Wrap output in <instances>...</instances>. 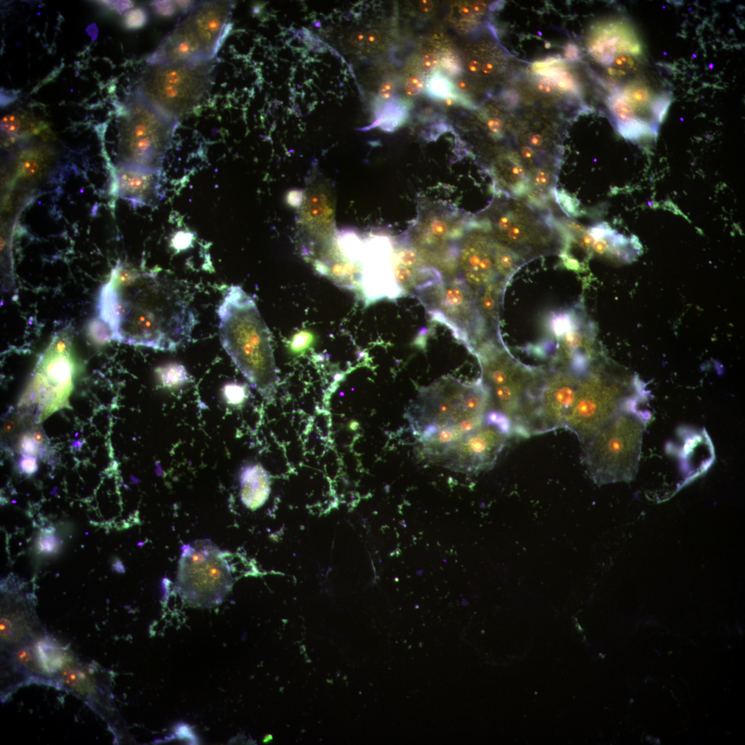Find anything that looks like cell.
<instances>
[{
  "instance_id": "1",
  "label": "cell",
  "mask_w": 745,
  "mask_h": 745,
  "mask_svg": "<svg viewBox=\"0 0 745 745\" xmlns=\"http://www.w3.org/2000/svg\"><path fill=\"white\" fill-rule=\"evenodd\" d=\"M97 310L112 339L161 350L188 343L197 324L196 310L179 286L123 263L101 288Z\"/></svg>"
},
{
  "instance_id": "2",
  "label": "cell",
  "mask_w": 745,
  "mask_h": 745,
  "mask_svg": "<svg viewBox=\"0 0 745 745\" xmlns=\"http://www.w3.org/2000/svg\"><path fill=\"white\" fill-rule=\"evenodd\" d=\"M217 314L223 348L262 397L272 401L278 377L271 335L255 300L240 286L232 285Z\"/></svg>"
},
{
  "instance_id": "3",
  "label": "cell",
  "mask_w": 745,
  "mask_h": 745,
  "mask_svg": "<svg viewBox=\"0 0 745 745\" xmlns=\"http://www.w3.org/2000/svg\"><path fill=\"white\" fill-rule=\"evenodd\" d=\"M480 368V381L490 410L504 416L514 436H533L537 400L544 366L526 365L515 358L501 342L488 339L473 351Z\"/></svg>"
},
{
  "instance_id": "4",
  "label": "cell",
  "mask_w": 745,
  "mask_h": 745,
  "mask_svg": "<svg viewBox=\"0 0 745 745\" xmlns=\"http://www.w3.org/2000/svg\"><path fill=\"white\" fill-rule=\"evenodd\" d=\"M639 397L642 396L633 378L597 359L579 377L564 428L584 444L619 413L636 405Z\"/></svg>"
},
{
  "instance_id": "5",
  "label": "cell",
  "mask_w": 745,
  "mask_h": 745,
  "mask_svg": "<svg viewBox=\"0 0 745 745\" xmlns=\"http://www.w3.org/2000/svg\"><path fill=\"white\" fill-rule=\"evenodd\" d=\"M490 410L488 397L479 378L466 384L448 376L421 388L407 415L420 441L439 430L482 420Z\"/></svg>"
},
{
  "instance_id": "6",
  "label": "cell",
  "mask_w": 745,
  "mask_h": 745,
  "mask_svg": "<svg viewBox=\"0 0 745 745\" xmlns=\"http://www.w3.org/2000/svg\"><path fill=\"white\" fill-rule=\"evenodd\" d=\"M648 415L636 405L619 413L583 444V461L595 479L626 478L635 470Z\"/></svg>"
},
{
  "instance_id": "7",
  "label": "cell",
  "mask_w": 745,
  "mask_h": 745,
  "mask_svg": "<svg viewBox=\"0 0 745 745\" xmlns=\"http://www.w3.org/2000/svg\"><path fill=\"white\" fill-rule=\"evenodd\" d=\"M229 1H210L191 9L148 57L152 64L212 60L229 27Z\"/></svg>"
},
{
  "instance_id": "8",
  "label": "cell",
  "mask_w": 745,
  "mask_h": 745,
  "mask_svg": "<svg viewBox=\"0 0 745 745\" xmlns=\"http://www.w3.org/2000/svg\"><path fill=\"white\" fill-rule=\"evenodd\" d=\"M177 123L136 92L119 122L117 166L161 171Z\"/></svg>"
},
{
  "instance_id": "9",
  "label": "cell",
  "mask_w": 745,
  "mask_h": 745,
  "mask_svg": "<svg viewBox=\"0 0 745 745\" xmlns=\"http://www.w3.org/2000/svg\"><path fill=\"white\" fill-rule=\"evenodd\" d=\"M505 202L492 221L483 224L495 239L526 262L541 256L559 254L564 242L552 210L537 209L511 197Z\"/></svg>"
},
{
  "instance_id": "10",
  "label": "cell",
  "mask_w": 745,
  "mask_h": 745,
  "mask_svg": "<svg viewBox=\"0 0 745 745\" xmlns=\"http://www.w3.org/2000/svg\"><path fill=\"white\" fill-rule=\"evenodd\" d=\"M215 61L152 64L137 92L152 107L178 120L201 101L210 84Z\"/></svg>"
},
{
  "instance_id": "11",
  "label": "cell",
  "mask_w": 745,
  "mask_h": 745,
  "mask_svg": "<svg viewBox=\"0 0 745 745\" xmlns=\"http://www.w3.org/2000/svg\"><path fill=\"white\" fill-rule=\"evenodd\" d=\"M226 553L208 539L182 547L176 586L190 605L211 607L223 602L232 584Z\"/></svg>"
},
{
  "instance_id": "12",
  "label": "cell",
  "mask_w": 745,
  "mask_h": 745,
  "mask_svg": "<svg viewBox=\"0 0 745 745\" xmlns=\"http://www.w3.org/2000/svg\"><path fill=\"white\" fill-rule=\"evenodd\" d=\"M416 292L432 319L446 326L471 353L492 339L477 297L464 279L442 280Z\"/></svg>"
},
{
  "instance_id": "13",
  "label": "cell",
  "mask_w": 745,
  "mask_h": 745,
  "mask_svg": "<svg viewBox=\"0 0 745 745\" xmlns=\"http://www.w3.org/2000/svg\"><path fill=\"white\" fill-rule=\"evenodd\" d=\"M513 436L508 421L489 410L479 426L425 456L432 462L457 471L476 473L492 468Z\"/></svg>"
},
{
  "instance_id": "14",
  "label": "cell",
  "mask_w": 745,
  "mask_h": 745,
  "mask_svg": "<svg viewBox=\"0 0 745 745\" xmlns=\"http://www.w3.org/2000/svg\"><path fill=\"white\" fill-rule=\"evenodd\" d=\"M72 365L68 342L57 337L40 360L23 399L40 402L44 417L64 406L72 387Z\"/></svg>"
},
{
  "instance_id": "15",
  "label": "cell",
  "mask_w": 745,
  "mask_h": 745,
  "mask_svg": "<svg viewBox=\"0 0 745 745\" xmlns=\"http://www.w3.org/2000/svg\"><path fill=\"white\" fill-rule=\"evenodd\" d=\"M579 377L565 368L544 366L533 435L564 428L576 397Z\"/></svg>"
},
{
  "instance_id": "16",
  "label": "cell",
  "mask_w": 745,
  "mask_h": 745,
  "mask_svg": "<svg viewBox=\"0 0 745 745\" xmlns=\"http://www.w3.org/2000/svg\"><path fill=\"white\" fill-rule=\"evenodd\" d=\"M54 686L74 694L115 729V707L108 678L97 666L83 664L70 653L54 677Z\"/></svg>"
},
{
  "instance_id": "17",
  "label": "cell",
  "mask_w": 745,
  "mask_h": 745,
  "mask_svg": "<svg viewBox=\"0 0 745 745\" xmlns=\"http://www.w3.org/2000/svg\"><path fill=\"white\" fill-rule=\"evenodd\" d=\"M393 247L383 236L367 239L362 244L359 288L367 305L406 294L396 281L392 266Z\"/></svg>"
},
{
  "instance_id": "18",
  "label": "cell",
  "mask_w": 745,
  "mask_h": 745,
  "mask_svg": "<svg viewBox=\"0 0 745 745\" xmlns=\"http://www.w3.org/2000/svg\"><path fill=\"white\" fill-rule=\"evenodd\" d=\"M494 250L495 239L484 227L470 234L461 248L459 266L464 280L476 297L488 284L501 279L496 272Z\"/></svg>"
},
{
  "instance_id": "19",
  "label": "cell",
  "mask_w": 745,
  "mask_h": 745,
  "mask_svg": "<svg viewBox=\"0 0 745 745\" xmlns=\"http://www.w3.org/2000/svg\"><path fill=\"white\" fill-rule=\"evenodd\" d=\"M161 171L116 166L113 170V191L119 197L135 206H152L162 195Z\"/></svg>"
},
{
  "instance_id": "20",
  "label": "cell",
  "mask_w": 745,
  "mask_h": 745,
  "mask_svg": "<svg viewBox=\"0 0 745 745\" xmlns=\"http://www.w3.org/2000/svg\"><path fill=\"white\" fill-rule=\"evenodd\" d=\"M590 52L599 62L610 64L617 54L638 56L642 45L630 28L620 23H610L600 28L590 41Z\"/></svg>"
},
{
  "instance_id": "21",
  "label": "cell",
  "mask_w": 745,
  "mask_h": 745,
  "mask_svg": "<svg viewBox=\"0 0 745 745\" xmlns=\"http://www.w3.org/2000/svg\"><path fill=\"white\" fill-rule=\"evenodd\" d=\"M240 486L241 499L243 504L251 510L261 507L269 497V475L260 464L246 466L241 471Z\"/></svg>"
},
{
  "instance_id": "22",
  "label": "cell",
  "mask_w": 745,
  "mask_h": 745,
  "mask_svg": "<svg viewBox=\"0 0 745 745\" xmlns=\"http://www.w3.org/2000/svg\"><path fill=\"white\" fill-rule=\"evenodd\" d=\"M508 281L496 279L486 286L477 295V299L480 312L489 328L496 335L498 332L499 310L504 288Z\"/></svg>"
},
{
  "instance_id": "23",
  "label": "cell",
  "mask_w": 745,
  "mask_h": 745,
  "mask_svg": "<svg viewBox=\"0 0 745 745\" xmlns=\"http://www.w3.org/2000/svg\"><path fill=\"white\" fill-rule=\"evenodd\" d=\"M46 128L47 125L43 121L25 112H13L4 115L1 119V132L14 138L34 135Z\"/></svg>"
},
{
  "instance_id": "24",
  "label": "cell",
  "mask_w": 745,
  "mask_h": 745,
  "mask_svg": "<svg viewBox=\"0 0 745 745\" xmlns=\"http://www.w3.org/2000/svg\"><path fill=\"white\" fill-rule=\"evenodd\" d=\"M50 152L44 147H30L20 151L17 157V175L21 178H31L39 175L45 168Z\"/></svg>"
},
{
  "instance_id": "25",
  "label": "cell",
  "mask_w": 745,
  "mask_h": 745,
  "mask_svg": "<svg viewBox=\"0 0 745 745\" xmlns=\"http://www.w3.org/2000/svg\"><path fill=\"white\" fill-rule=\"evenodd\" d=\"M620 92L624 99L632 106L644 122L645 121L642 119L639 114H643L648 109L655 116L653 110L655 100L653 99L652 91L648 86L640 81H633L627 84Z\"/></svg>"
},
{
  "instance_id": "26",
  "label": "cell",
  "mask_w": 745,
  "mask_h": 745,
  "mask_svg": "<svg viewBox=\"0 0 745 745\" xmlns=\"http://www.w3.org/2000/svg\"><path fill=\"white\" fill-rule=\"evenodd\" d=\"M494 255L497 275L507 281L526 263L517 253L495 239Z\"/></svg>"
},
{
  "instance_id": "27",
  "label": "cell",
  "mask_w": 745,
  "mask_h": 745,
  "mask_svg": "<svg viewBox=\"0 0 745 745\" xmlns=\"http://www.w3.org/2000/svg\"><path fill=\"white\" fill-rule=\"evenodd\" d=\"M159 379L163 386H181L189 379L186 368L180 364H169L158 369Z\"/></svg>"
},
{
  "instance_id": "28",
  "label": "cell",
  "mask_w": 745,
  "mask_h": 745,
  "mask_svg": "<svg viewBox=\"0 0 745 745\" xmlns=\"http://www.w3.org/2000/svg\"><path fill=\"white\" fill-rule=\"evenodd\" d=\"M223 393L226 401L232 405L241 404L247 397L246 386L237 383L226 384Z\"/></svg>"
},
{
  "instance_id": "29",
  "label": "cell",
  "mask_w": 745,
  "mask_h": 745,
  "mask_svg": "<svg viewBox=\"0 0 745 745\" xmlns=\"http://www.w3.org/2000/svg\"><path fill=\"white\" fill-rule=\"evenodd\" d=\"M313 340L314 336L310 332L301 330L293 336L289 347L293 353H302L310 346Z\"/></svg>"
},
{
  "instance_id": "30",
  "label": "cell",
  "mask_w": 745,
  "mask_h": 745,
  "mask_svg": "<svg viewBox=\"0 0 745 745\" xmlns=\"http://www.w3.org/2000/svg\"><path fill=\"white\" fill-rule=\"evenodd\" d=\"M146 13L141 8H136L128 11L124 19L125 26L130 29L141 27L146 21Z\"/></svg>"
},
{
  "instance_id": "31",
  "label": "cell",
  "mask_w": 745,
  "mask_h": 745,
  "mask_svg": "<svg viewBox=\"0 0 745 745\" xmlns=\"http://www.w3.org/2000/svg\"><path fill=\"white\" fill-rule=\"evenodd\" d=\"M57 539L51 531H43L38 539V548L44 553H50L56 550Z\"/></svg>"
},
{
  "instance_id": "32",
  "label": "cell",
  "mask_w": 745,
  "mask_h": 745,
  "mask_svg": "<svg viewBox=\"0 0 745 745\" xmlns=\"http://www.w3.org/2000/svg\"><path fill=\"white\" fill-rule=\"evenodd\" d=\"M424 82L419 76H413L406 82L405 91L409 96L418 95L424 88Z\"/></svg>"
},
{
  "instance_id": "33",
  "label": "cell",
  "mask_w": 745,
  "mask_h": 745,
  "mask_svg": "<svg viewBox=\"0 0 745 745\" xmlns=\"http://www.w3.org/2000/svg\"><path fill=\"white\" fill-rule=\"evenodd\" d=\"M19 446L26 455L34 456L39 452V446L33 441L30 434H25L21 437Z\"/></svg>"
},
{
  "instance_id": "34",
  "label": "cell",
  "mask_w": 745,
  "mask_h": 745,
  "mask_svg": "<svg viewBox=\"0 0 745 745\" xmlns=\"http://www.w3.org/2000/svg\"><path fill=\"white\" fill-rule=\"evenodd\" d=\"M430 90L436 96L441 97L448 94L450 87L446 79L442 77H435L431 81Z\"/></svg>"
},
{
  "instance_id": "35",
  "label": "cell",
  "mask_w": 745,
  "mask_h": 745,
  "mask_svg": "<svg viewBox=\"0 0 745 745\" xmlns=\"http://www.w3.org/2000/svg\"><path fill=\"white\" fill-rule=\"evenodd\" d=\"M21 470L27 475H32L37 469V459L33 456L26 455L20 461Z\"/></svg>"
},
{
  "instance_id": "36",
  "label": "cell",
  "mask_w": 745,
  "mask_h": 745,
  "mask_svg": "<svg viewBox=\"0 0 745 745\" xmlns=\"http://www.w3.org/2000/svg\"><path fill=\"white\" fill-rule=\"evenodd\" d=\"M487 126L493 135L497 139L503 137L504 123L499 118H490L487 121Z\"/></svg>"
},
{
  "instance_id": "37",
  "label": "cell",
  "mask_w": 745,
  "mask_h": 745,
  "mask_svg": "<svg viewBox=\"0 0 745 745\" xmlns=\"http://www.w3.org/2000/svg\"><path fill=\"white\" fill-rule=\"evenodd\" d=\"M439 63V57L434 53H427L421 60V66L426 71L433 70Z\"/></svg>"
},
{
  "instance_id": "38",
  "label": "cell",
  "mask_w": 745,
  "mask_h": 745,
  "mask_svg": "<svg viewBox=\"0 0 745 745\" xmlns=\"http://www.w3.org/2000/svg\"><path fill=\"white\" fill-rule=\"evenodd\" d=\"M101 5L113 10L121 11L131 7L132 3L128 1H99Z\"/></svg>"
},
{
  "instance_id": "39",
  "label": "cell",
  "mask_w": 745,
  "mask_h": 745,
  "mask_svg": "<svg viewBox=\"0 0 745 745\" xmlns=\"http://www.w3.org/2000/svg\"><path fill=\"white\" fill-rule=\"evenodd\" d=\"M395 90V86L390 81L382 82L379 88V95L383 99H388L392 97Z\"/></svg>"
},
{
  "instance_id": "40",
  "label": "cell",
  "mask_w": 745,
  "mask_h": 745,
  "mask_svg": "<svg viewBox=\"0 0 745 745\" xmlns=\"http://www.w3.org/2000/svg\"><path fill=\"white\" fill-rule=\"evenodd\" d=\"M579 48L575 44L573 43H568L565 46L564 57L566 59L570 61H574L579 58Z\"/></svg>"
},
{
  "instance_id": "41",
  "label": "cell",
  "mask_w": 745,
  "mask_h": 745,
  "mask_svg": "<svg viewBox=\"0 0 745 745\" xmlns=\"http://www.w3.org/2000/svg\"><path fill=\"white\" fill-rule=\"evenodd\" d=\"M17 97L16 91L13 90H5L1 89V106H6L14 101Z\"/></svg>"
},
{
  "instance_id": "42",
  "label": "cell",
  "mask_w": 745,
  "mask_h": 745,
  "mask_svg": "<svg viewBox=\"0 0 745 745\" xmlns=\"http://www.w3.org/2000/svg\"><path fill=\"white\" fill-rule=\"evenodd\" d=\"M380 39L381 35L377 30H371L365 34V42L368 46H375L377 45Z\"/></svg>"
},
{
  "instance_id": "43",
  "label": "cell",
  "mask_w": 745,
  "mask_h": 745,
  "mask_svg": "<svg viewBox=\"0 0 745 745\" xmlns=\"http://www.w3.org/2000/svg\"><path fill=\"white\" fill-rule=\"evenodd\" d=\"M537 89L544 93H551L554 91V86L546 78L542 77L537 83Z\"/></svg>"
},
{
  "instance_id": "44",
  "label": "cell",
  "mask_w": 745,
  "mask_h": 745,
  "mask_svg": "<svg viewBox=\"0 0 745 745\" xmlns=\"http://www.w3.org/2000/svg\"><path fill=\"white\" fill-rule=\"evenodd\" d=\"M349 41L352 46L360 47L365 42V34L361 32H355L350 35Z\"/></svg>"
},
{
  "instance_id": "45",
  "label": "cell",
  "mask_w": 745,
  "mask_h": 745,
  "mask_svg": "<svg viewBox=\"0 0 745 745\" xmlns=\"http://www.w3.org/2000/svg\"><path fill=\"white\" fill-rule=\"evenodd\" d=\"M459 12L461 17L466 19L471 18L474 14L472 6L468 4L461 6L459 9Z\"/></svg>"
},
{
  "instance_id": "46",
  "label": "cell",
  "mask_w": 745,
  "mask_h": 745,
  "mask_svg": "<svg viewBox=\"0 0 745 745\" xmlns=\"http://www.w3.org/2000/svg\"><path fill=\"white\" fill-rule=\"evenodd\" d=\"M433 3L431 1H421L419 2V8L421 11L426 13L431 12L433 9Z\"/></svg>"
},
{
  "instance_id": "47",
  "label": "cell",
  "mask_w": 745,
  "mask_h": 745,
  "mask_svg": "<svg viewBox=\"0 0 745 745\" xmlns=\"http://www.w3.org/2000/svg\"><path fill=\"white\" fill-rule=\"evenodd\" d=\"M33 441L38 445H41L44 442V437L43 433L40 430H34L30 434Z\"/></svg>"
},
{
  "instance_id": "48",
  "label": "cell",
  "mask_w": 745,
  "mask_h": 745,
  "mask_svg": "<svg viewBox=\"0 0 745 745\" xmlns=\"http://www.w3.org/2000/svg\"><path fill=\"white\" fill-rule=\"evenodd\" d=\"M471 6L473 13L480 14L486 9V4L483 1H476Z\"/></svg>"
},
{
  "instance_id": "49",
  "label": "cell",
  "mask_w": 745,
  "mask_h": 745,
  "mask_svg": "<svg viewBox=\"0 0 745 745\" xmlns=\"http://www.w3.org/2000/svg\"><path fill=\"white\" fill-rule=\"evenodd\" d=\"M481 65L477 60H471L468 63V69L472 72H477L481 70Z\"/></svg>"
},
{
  "instance_id": "50",
  "label": "cell",
  "mask_w": 745,
  "mask_h": 745,
  "mask_svg": "<svg viewBox=\"0 0 745 745\" xmlns=\"http://www.w3.org/2000/svg\"><path fill=\"white\" fill-rule=\"evenodd\" d=\"M457 88L461 92H468L470 89L469 83L464 79H459L456 82Z\"/></svg>"
},
{
  "instance_id": "51",
  "label": "cell",
  "mask_w": 745,
  "mask_h": 745,
  "mask_svg": "<svg viewBox=\"0 0 745 745\" xmlns=\"http://www.w3.org/2000/svg\"><path fill=\"white\" fill-rule=\"evenodd\" d=\"M481 71L485 74H491L494 71V66L490 62L485 63L481 66Z\"/></svg>"
}]
</instances>
